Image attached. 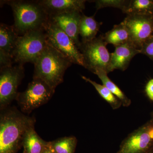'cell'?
I'll return each mask as SVG.
<instances>
[{"instance_id": "obj_1", "label": "cell", "mask_w": 153, "mask_h": 153, "mask_svg": "<svg viewBox=\"0 0 153 153\" xmlns=\"http://www.w3.org/2000/svg\"><path fill=\"white\" fill-rule=\"evenodd\" d=\"M0 117V153H17L27 132L34 127V118L15 108L2 110Z\"/></svg>"}, {"instance_id": "obj_2", "label": "cell", "mask_w": 153, "mask_h": 153, "mask_svg": "<svg viewBox=\"0 0 153 153\" xmlns=\"http://www.w3.org/2000/svg\"><path fill=\"white\" fill-rule=\"evenodd\" d=\"M72 63L49 44L34 63L33 78L43 80L55 90L63 82L65 71Z\"/></svg>"}, {"instance_id": "obj_3", "label": "cell", "mask_w": 153, "mask_h": 153, "mask_svg": "<svg viewBox=\"0 0 153 153\" xmlns=\"http://www.w3.org/2000/svg\"><path fill=\"white\" fill-rule=\"evenodd\" d=\"M4 1L12 8L14 18L13 26L19 36L32 30L44 29L49 21V16L38 1Z\"/></svg>"}, {"instance_id": "obj_4", "label": "cell", "mask_w": 153, "mask_h": 153, "mask_svg": "<svg viewBox=\"0 0 153 153\" xmlns=\"http://www.w3.org/2000/svg\"><path fill=\"white\" fill-rule=\"evenodd\" d=\"M48 44L44 29L29 31L19 36L13 55V62L24 65L35 63Z\"/></svg>"}, {"instance_id": "obj_5", "label": "cell", "mask_w": 153, "mask_h": 153, "mask_svg": "<svg viewBox=\"0 0 153 153\" xmlns=\"http://www.w3.org/2000/svg\"><path fill=\"white\" fill-rule=\"evenodd\" d=\"M107 44L103 35L91 41L81 42L79 49L83 57L84 68L93 73L97 68L103 69L108 73L111 53L107 49Z\"/></svg>"}, {"instance_id": "obj_6", "label": "cell", "mask_w": 153, "mask_h": 153, "mask_svg": "<svg viewBox=\"0 0 153 153\" xmlns=\"http://www.w3.org/2000/svg\"><path fill=\"white\" fill-rule=\"evenodd\" d=\"M44 29L48 44L62 53L72 63L84 67L82 54L72 39L64 31L49 19Z\"/></svg>"}, {"instance_id": "obj_7", "label": "cell", "mask_w": 153, "mask_h": 153, "mask_svg": "<svg viewBox=\"0 0 153 153\" xmlns=\"http://www.w3.org/2000/svg\"><path fill=\"white\" fill-rule=\"evenodd\" d=\"M55 92V90L43 80L33 78L26 90L18 94L16 100L22 111L29 113L33 110L47 103Z\"/></svg>"}, {"instance_id": "obj_8", "label": "cell", "mask_w": 153, "mask_h": 153, "mask_svg": "<svg viewBox=\"0 0 153 153\" xmlns=\"http://www.w3.org/2000/svg\"><path fill=\"white\" fill-rule=\"evenodd\" d=\"M25 76L23 65L18 64L1 68L0 72V107L1 110L7 107L18 96V88Z\"/></svg>"}, {"instance_id": "obj_9", "label": "cell", "mask_w": 153, "mask_h": 153, "mask_svg": "<svg viewBox=\"0 0 153 153\" xmlns=\"http://www.w3.org/2000/svg\"><path fill=\"white\" fill-rule=\"evenodd\" d=\"M153 146V117L129 134L116 153H145Z\"/></svg>"}, {"instance_id": "obj_10", "label": "cell", "mask_w": 153, "mask_h": 153, "mask_svg": "<svg viewBox=\"0 0 153 153\" xmlns=\"http://www.w3.org/2000/svg\"><path fill=\"white\" fill-rule=\"evenodd\" d=\"M123 22L130 34L132 43L138 49L153 38V15H127Z\"/></svg>"}, {"instance_id": "obj_11", "label": "cell", "mask_w": 153, "mask_h": 153, "mask_svg": "<svg viewBox=\"0 0 153 153\" xmlns=\"http://www.w3.org/2000/svg\"><path fill=\"white\" fill-rule=\"evenodd\" d=\"M13 26L4 24L0 25V66L13 65V55L19 36Z\"/></svg>"}, {"instance_id": "obj_12", "label": "cell", "mask_w": 153, "mask_h": 153, "mask_svg": "<svg viewBox=\"0 0 153 153\" xmlns=\"http://www.w3.org/2000/svg\"><path fill=\"white\" fill-rule=\"evenodd\" d=\"M82 13L74 11L49 16V20L72 39L78 49L81 44L79 38V27Z\"/></svg>"}, {"instance_id": "obj_13", "label": "cell", "mask_w": 153, "mask_h": 153, "mask_svg": "<svg viewBox=\"0 0 153 153\" xmlns=\"http://www.w3.org/2000/svg\"><path fill=\"white\" fill-rule=\"evenodd\" d=\"M114 52L111 53L110 61L108 73L115 70L124 71L135 55L141 53V50L132 43H128L115 47Z\"/></svg>"}, {"instance_id": "obj_14", "label": "cell", "mask_w": 153, "mask_h": 153, "mask_svg": "<svg viewBox=\"0 0 153 153\" xmlns=\"http://www.w3.org/2000/svg\"><path fill=\"white\" fill-rule=\"evenodd\" d=\"M38 2L49 16L74 11L82 13L85 8V0H41Z\"/></svg>"}, {"instance_id": "obj_15", "label": "cell", "mask_w": 153, "mask_h": 153, "mask_svg": "<svg viewBox=\"0 0 153 153\" xmlns=\"http://www.w3.org/2000/svg\"><path fill=\"white\" fill-rule=\"evenodd\" d=\"M102 25V22H99L95 20L94 15L88 17L82 13L79 27V36L82 38L81 42H88L96 38Z\"/></svg>"}, {"instance_id": "obj_16", "label": "cell", "mask_w": 153, "mask_h": 153, "mask_svg": "<svg viewBox=\"0 0 153 153\" xmlns=\"http://www.w3.org/2000/svg\"><path fill=\"white\" fill-rule=\"evenodd\" d=\"M50 146V142H46L40 137L32 128L26 133L23 141L25 153H42Z\"/></svg>"}, {"instance_id": "obj_17", "label": "cell", "mask_w": 153, "mask_h": 153, "mask_svg": "<svg viewBox=\"0 0 153 153\" xmlns=\"http://www.w3.org/2000/svg\"><path fill=\"white\" fill-rule=\"evenodd\" d=\"M103 37L108 44H113L114 47L132 43L129 31L123 22L114 25L111 30L103 35Z\"/></svg>"}, {"instance_id": "obj_18", "label": "cell", "mask_w": 153, "mask_h": 153, "mask_svg": "<svg viewBox=\"0 0 153 153\" xmlns=\"http://www.w3.org/2000/svg\"><path fill=\"white\" fill-rule=\"evenodd\" d=\"M94 74H96L102 82V85L110 91L118 99L120 100L122 105L126 107H128L131 105V101L125 94L124 93L120 88L111 80L108 76L106 71L103 69L97 68Z\"/></svg>"}, {"instance_id": "obj_19", "label": "cell", "mask_w": 153, "mask_h": 153, "mask_svg": "<svg viewBox=\"0 0 153 153\" xmlns=\"http://www.w3.org/2000/svg\"><path fill=\"white\" fill-rule=\"evenodd\" d=\"M123 13L127 15H153V0H130Z\"/></svg>"}, {"instance_id": "obj_20", "label": "cell", "mask_w": 153, "mask_h": 153, "mask_svg": "<svg viewBox=\"0 0 153 153\" xmlns=\"http://www.w3.org/2000/svg\"><path fill=\"white\" fill-rule=\"evenodd\" d=\"M82 78L85 81L93 85L102 98L109 104L113 109H118L122 106V103L120 100L104 85L99 84L85 76H82Z\"/></svg>"}, {"instance_id": "obj_21", "label": "cell", "mask_w": 153, "mask_h": 153, "mask_svg": "<svg viewBox=\"0 0 153 153\" xmlns=\"http://www.w3.org/2000/svg\"><path fill=\"white\" fill-rule=\"evenodd\" d=\"M75 137H64L50 142L54 153H74L77 142Z\"/></svg>"}, {"instance_id": "obj_22", "label": "cell", "mask_w": 153, "mask_h": 153, "mask_svg": "<svg viewBox=\"0 0 153 153\" xmlns=\"http://www.w3.org/2000/svg\"><path fill=\"white\" fill-rule=\"evenodd\" d=\"M130 0H96L95 3L97 10L105 7H113L120 9L123 12L128 5Z\"/></svg>"}, {"instance_id": "obj_23", "label": "cell", "mask_w": 153, "mask_h": 153, "mask_svg": "<svg viewBox=\"0 0 153 153\" xmlns=\"http://www.w3.org/2000/svg\"><path fill=\"white\" fill-rule=\"evenodd\" d=\"M140 50L141 54L146 55L153 61V38L145 44Z\"/></svg>"}, {"instance_id": "obj_24", "label": "cell", "mask_w": 153, "mask_h": 153, "mask_svg": "<svg viewBox=\"0 0 153 153\" xmlns=\"http://www.w3.org/2000/svg\"><path fill=\"white\" fill-rule=\"evenodd\" d=\"M145 91L149 99L153 102V78L150 79L146 84Z\"/></svg>"}, {"instance_id": "obj_25", "label": "cell", "mask_w": 153, "mask_h": 153, "mask_svg": "<svg viewBox=\"0 0 153 153\" xmlns=\"http://www.w3.org/2000/svg\"><path fill=\"white\" fill-rule=\"evenodd\" d=\"M42 153H54L52 152V149H51V147H50V146H49V147L44 152H43Z\"/></svg>"}, {"instance_id": "obj_26", "label": "cell", "mask_w": 153, "mask_h": 153, "mask_svg": "<svg viewBox=\"0 0 153 153\" xmlns=\"http://www.w3.org/2000/svg\"><path fill=\"white\" fill-rule=\"evenodd\" d=\"M145 153H153V146L147 151Z\"/></svg>"}, {"instance_id": "obj_27", "label": "cell", "mask_w": 153, "mask_h": 153, "mask_svg": "<svg viewBox=\"0 0 153 153\" xmlns=\"http://www.w3.org/2000/svg\"><path fill=\"white\" fill-rule=\"evenodd\" d=\"M151 117H153V111L152 112V114H151Z\"/></svg>"}, {"instance_id": "obj_28", "label": "cell", "mask_w": 153, "mask_h": 153, "mask_svg": "<svg viewBox=\"0 0 153 153\" xmlns=\"http://www.w3.org/2000/svg\"><path fill=\"white\" fill-rule=\"evenodd\" d=\"M23 153H24V152H23Z\"/></svg>"}]
</instances>
